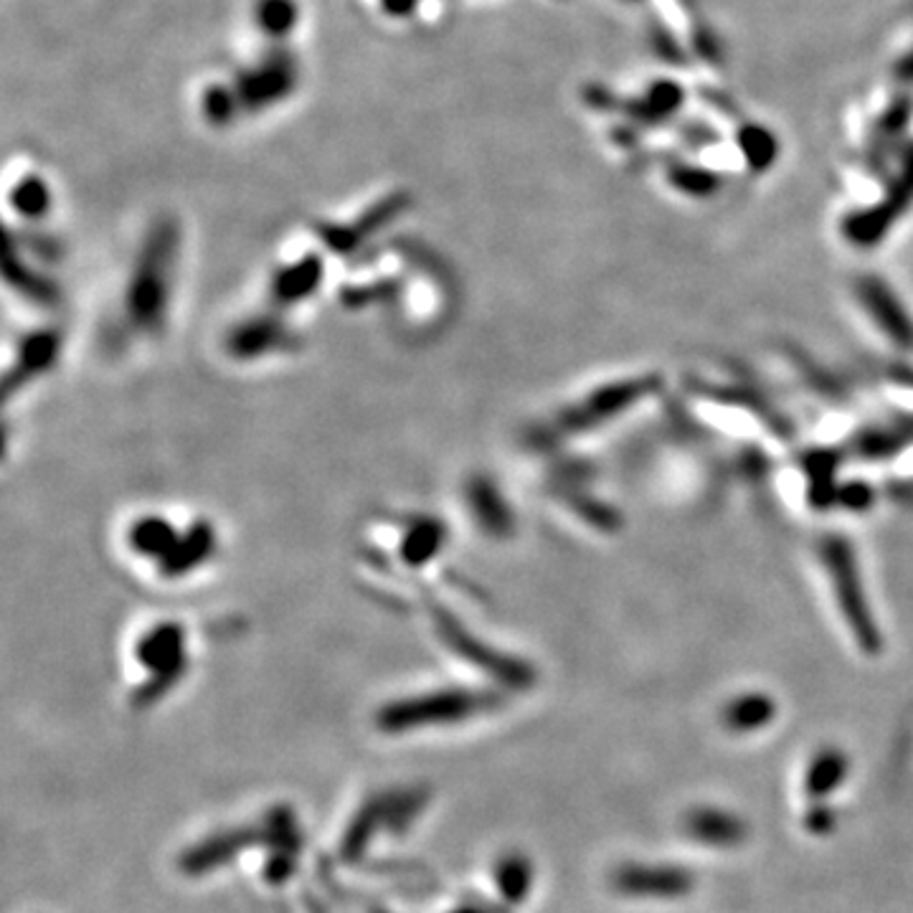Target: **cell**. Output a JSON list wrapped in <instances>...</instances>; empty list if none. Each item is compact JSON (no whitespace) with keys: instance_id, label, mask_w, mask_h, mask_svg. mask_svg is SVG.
Masks as SVG:
<instances>
[{"instance_id":"1","label":"cell","mask_w":913,"mask_h":913,"mask_svg":"<svg viewBox=\"0 0 913 913\" xmlns=\"http://www.w3.org/2000/svg\"><path fill=\"white\" fill-rule=\"evenodd\" d=\"M688 404L700 421L728 440L757 444V449L776 457H787L795 449H789L795 429L764 396L744 389V383L696 381L688 389Z\"/></svg>"},{"instance_id":"2","label":"cell","mask_w":913,"mask_h":913,"mask_svg":"<svg viewBox=\"0 0 913 913\" xmlns=\"http://www.w3.org/2000/svg\"><path fill=\"white\" fill-rule=\"evenodd\" d=\"M814 563H817L822 586L827 588L837 617L852 643L867 658H878L883 650V632L873 614L871 599H867L855 546L840 533H825L814 543Z\"/></svg>"},{"instance_id":"3","label":"cell","mask_w":913,"mask_h":913,"mask_svg":"<svg viewBox=\"0 0 913 913\" xmlns=\"http://www.w3.org/2000/svg\"><path fill=\"white\" fill-rule=\"evenodd\" d=\"M660 389L662 383L655 373H637L612 383H601V386L579 396L569 409L558 411L550 427H546V436L573 440V436L592 434L604 424L622 419L624 414L635 411L639 404L652 402L660 394Z\"/></svg>"},{"instance_id":"4","label":"cell","mask_w":913,"mask_h":913,"mask_svg":"<svg viewBox=\"0 0 913 913\" xmlns=\"http://www.w3.org/2000/svg\"><path fill=\"white\" fill-rule=\"evenodd\" d=\"M173 252H176V233H173V226H157V231L148 239L145 249H142L138 269H135L130 279V290H127V315H130L132 326L142 330V333H155V330L163 328L170 297Z\"/></svg>"},{"instance_id":"5","label":"cell","mask_w":913,"mask_h":913,"mask_svg":"<svg viewBox=\"0 0 913 913\" xmlns=\"http://www.w3.org/2000/svg\"><path fill=\"white\" fill-rule=\"evenodd\" d=\"M855 310L875 341L898 356H913V315L883 279L858 277L850 287Z\"/></svg>"},{"instance_id":"6","label":"cell","mask_w":913,"mask_h":913,"mask_svg":"<svg viewBox=\"0 0 913 913\" xmlns=\"http://www.w3.org/2000/svg\"><path fill=\"white\" fill-rule=\"evenodd\" d=\"M612 886L630 898L675 901V898H685L690 893L696 886V875L683 865L624 863L614 871Z\"/></svg>"},{"instance_id":"7","label":"cell","mask_w":913,"mask_h":913,"mask_svg":"<svg viewBox=\"0 0 913 913\" xmlns=\"http://www.w3.org/2000/svg\"><path fill=\"white\" fill-rule=\"evenodd\" d=\"M683 829L690 840L711 848H736L749 837L746 822L721 807H696L685 814Z\"/></svg>"},{"instance_id":"8","label":"cell","mask_w":913,"mask_h":913,"mask_svg":"<svg viewBox=\"0 0 913 913\" xmlns=\"http://www.w3.org/2000/svg\"><path fill=\"white\" fill-rule=\"evenodd\" d=\"M776 715V703L766 693H744L728 700L721 711V721L731 734H753L766 728Z\"/></svg>"},{"instance_id":"9","label":"cell","mask_w":913,"mask_h":913,"mask_svg":"<svg viewBox=\"0 0 913 913\" xmlns=\"http://www.w3.org/2000/svg\"><path fill=\"white\" fill-rule=\"evenodd\" d=\"M850 761L840 749H822L804 772V795L810 799H825L840 789L848 779Z\"/></svg>"},{"instance_id":"10","label":"cell","mask_w":913,"mask_h":913,"mask_svg":"<svg viewBox=\"0 0 913 913\" xmlns=\"http://www.w3.org/2000/svg\"><path fill=\"white\" fill-rule=\"evenodd\" d=\"M472 700L470 696H434V698H427V700H414V703H402L396 708V711L389 713V721L391 723H404L406 719L409 721H429V719H455V715H462L465 708L470 711Z\"/></svg>"},{"instance_id":"11","label":"cell","mask_w":913,"mask_h":913,"mask_svg":"<svg viewBox=\"0 0 913 913\" xmlns=\"http://www.w3.org/2000/svg\"><path fill=\"white\" fill-rule=\"evenodd\" d=\"M135 550H140V554H148V556H161V554H168L176 548V533L170 531V525L165 523L161 518H145V520H138L132 528V535H130Z\"/></svg>"},{"instance_id":"12","label":"cell","mask_w":913,"mask_h":913,"mask_svg":"<svg viewBox=\"0 0 913 913\" xmlns=\"http://www.w3.org/2000/svg\"><path fill=\"white\" fill-rule=\"evenodd\" d=\"M11 201H13V208H16L24 218L47 216V211L51 206L47 180H43L41 176H24L18 180L16 191L11 193Z\"/></svg>"},{"instance_id":"13","label":"cell","mask_w":913,"mask_h":913,"mask_svg":"<svg viewBox=\"0 0 913 913\" xmlns=\"http://www.w3.org/2000/svg\"><path fill=\"white\" fill-rule=\"evenodd\" d=\"M531 883H533V867L525 858L510 855L503 860L500 867H497V886H500L503 896L512 903L523 901L528 890H531Z\"/></svg>"},{"instance_id":"14","label":"cell","mask_w":913,"mask_h":913,"mask_svg":"<svg viewBox=\"0 0 913 913\" xmlns=\"http://www.w3.org/2000/svg\"><path fill=\"white\" fill-rule=\"evenodd\" d=\"M835 825H837V814L825 804L812 807L804 817V827L810 835H829L835 829Z\"/></svg>"}]
</instances>
